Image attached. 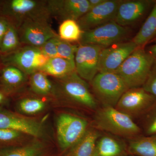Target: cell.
Listing matches in <instances>:
<instances>
[{
  "label": "cell",
  "instance_id": "cell-30",
  "mask_svg": "<svg viewBox=\"0 0 156 156\" xmlns=\"http://www.w3.org/2000/svg\"><path fill=\"white\" fill-rule=\"evenodd\" d=\"M22 133L10 129L0 128V144H11L17 141Z\"/></svg>",
  "mask_w": 156,
  "mask_h": 156
},
{
  "label": "cell",
  "instance_id": "cell-16",
  "mask_svg": "<svg viewBox=\"0 0 156 156\" xmlns=\"http://www.w3.org/2000/svg\"><path fill=\"white\" fill-rule=\"evenodd\" d=\"M155 2L150 0L122 1L118 8L114 21L123 27L132 24L144 16Z\"/></svg>",
  "mask_w": 156,
  "mask_h": 156
},
{
  "label": "cell",
  "instance_id": "cell-23",
  "mask_svg": "<svg viewBox=\"0 0 156 156\" xmlns=\"http://www.w3.org/2000/svg\"><path fill=\"white\" fill-rule=\"evenodd\" d=\"M22 46L17 29L11 23L0 44V55L12 53Z\"/></svg>",
  "mask_w": 156,
  "mask_h": 156
},
{
  "label": "cell",
  "instance_id": "cell-11",
  "mask_svg": "<svg viewBox=\"0 0 156 156\" xmlns=\"http://www.w3.org/2000/svg\"><path fill=\"white\" fill-rule=\"evenodd\" d=\"M103 48L93 44H79L75 57L77 74L85 81L91 82L98 73L99 56Z\"/></svg>",
  "mask_w": 156,
  "mask_h": 156
},
{
  "label": "cell",
  "instance_id": "cell-5",
  "mask_svg": "<svg viewBox=\"0 0 156 156\" xmlns=\"http://www.w3.org/2000/svg\"><path fill=\"white\" fill-rule=\"evenodd\" d=\"M49 58L40 48L23 45L12 53L0 55V64L15 66L30 75L40 70Z\"/></svg>",
  "mask_w": 156,
  "mask_h": 156
},
{
  "label": "cell",
  "instance_id": "cell-2",
  "mask_svg": "<svg viewBox=\"0 0 156 156\" xmlns=\"http://www.w3.org/2000/svg\"><path fill=\"white\" fill-rule=\"evenodd\" d=\"M155 62L144 48L138 47L114 73L122 78L129 89L142 87Z\"/></svg>",
  "mask_w": 156,
  "mask_h": 156
},
{
  "label": "cell",
  "instance_id": "cell-21",
  "mask_svg": "<svg viewBox=\"0 0 156 156\" xmlns=\"http://www.w3.org/2000/svg\"><path fill=\"white\" fill-rule=\"evenodd\" d=\"M156 38V1L152 9L145 22L132 41L140 48L145 47L147 44Z\"/></svg>",
  "mask_w": 156,
  "mask_h": 156
},
{
  "label": "cell",
  "instance_id": "cell-22",
  "mask_svg": "<svg viewBox=\"0 0 156 156\" xmlns=\"http://www.w3.org/2000/svg\"><path fill=\"white\" fill-rule=\"evenodd\" d=\"M40 70L47 75L61 78L76 72L75 64L59 56L50 58Z\"/></svg>",
  "mask_w": 156,
  "mask_h": 156
},
{
  "label": "cell",
  "instance_id": "cell-36",
  "mask_svg": "<svg viewBox=\"0 0 156 156\" xmlns=\"http://www.w3.org/2000/svg\"><path fill=\"white\" fill-rule=\"evenodd\" d=\"M9 96L5 91L0 88V104L3 103Z\"/></svg>",
  "mask_w": 156,
  "mask_h": 156
},
{
  "label": "cell",
  "instance_id": "cell-10",
  "mask_svg": "<svg viewBox=\"0 0 156 156\" xmlns=\"http://www.w3.org/2000/svg\"><path fill=\"white\" fill-rule=\"evenodd\" d=\"M17 30L22 45L37 48H41L50 39L58 37L47 20H26Z\"/></svg>",
  "mask_w": 156,
  "mask_h": 156
},
{
  "label": "cell",
  "instance_id": "cell-26",
  "mask_svg": "<svg viewBox=\"0 0 156 156\" xmlns=\"http://www.w3.org/2000/svg\"><path fill=\"white\" fill-rule=\"evenodd\" d=\"M44 151L41 144L34 142L23 146L9 149L0 152V156H41Z\"/></svg>",
  "mask_w": 156,
  "mask_h": 156
},
{
  "label": "cell",
  "instance_id": "cell-18",
  "mask_svg": "<svg viewBox=\"0 0 156 156\" xmlns=\"http://www.w3.org/2000/svg\"><path fill=\"white\" fill-rule=\"evenodd\" d=\"M126 145L121 139L110 134L98 139L93 156H126Z\"/></svg>",
  "mask_w": 156,
  "mask_h": 156
},
{
  "label": "cell",
  "instance_id": "cell-35",
  "mask_svg": "<svg viewBox=\"0 0 156 156\" xmlns=\"http://www.w3.org/2000/svg\"><path fill=\"white\" fill-rule=\"evenodd\" d=\"M150 55L153 57L156 62V43L154 44L151 45L146 50Z\"/></svg>",
  "mask_w": 156,
  "mask_h": 156
},
{
  "label": "cell",
  "instance_id": "cell-12",
  "mask_svg": "<svg viewBox=\"0 0 156 156\" xmlns=\"http://www.w3.org/2000/svg\"><path fill=\"white\" fill-rule=\"evenodd\" d=\"M138 48L131 41L120 42L103 48L99 56L98 73H114Z\"/></svg>",
  "mask_w": 156,
  "mask_h": 156
},
{
  "label": "cell",
  "instance_id": "cell-27",
  "mask_svg": "<svg viewBox=\"0 0 156 156\" xmlns=\"http://www.w3.org/2000/svg\"><path fill=\"white\" fill-rule=\"evenodd\" d=\"M46 106L45 103L41 99L37 98H26L19 101L18 108L23 113L34 115L41 112Z\"/></svg>",
  "mask_w": 156,
  "mask_h": 156
},
{
  "label": "cell",
  "instance_id": "cell-32",
  "mask_svg": "<svg viewBox=\"0 0 156 156\" xmlns=\"http://www.w3.org/2000/svg\"><path fill=\"white\" fill-rule=\"evenodd\" d=\"M142 87L156 99V62L152 68L147 80Z\"/></svg>",
  "mask_w": 156,
  "mask_h": 156
},
{
  "label": "cell",
  "instance_id": "cell-1",
  "mask_svg": "<svg viewBox=\"0 0 156 156\" xmlns=\"http://www.w3.org/2000/svg\"><path fill=\"white\" fill-rule=\"evenodd\" d=\"M94 125L97 130L130 139L142 133L141 128L131 117L112 107H103L97 110Z\"/></svg>",
  "mask_w": 156,
  "mask_h": 156
},
{
  "label": "cell",
  "instance_id": "cell-34",
  "mask_svg": "<svg viewBox=\"0 0 156 156\" xmlns=\"http://www.w3.org/2000/svg\"><path fill=\"white\" fill-rule=\"evenodd\" d=\"M88 1L89 4V11H90L102 4L105 0H88Z\"/></svg>",
  "mask_w": 156,
  "mask_h": 156
},
{
  "label": "cell",
  "instance_id": "cell-24",
  "mask_svg": "<svg viewBox=\"0 0 156 156\" xmlns=\"http://www.w3.org/2000/svg\"><path fill=\"white\" fill-rule=\"evenodd\" d=\"M83 31L76 20H66L60 23L58 28V37L63 41L70 42L79 41Z\"/></svg>",
  "mask_w": 156,
  "mask_h": 156
},
{
  "label": "cell",
  "instance_id": "cell-15",
  "mask_svg": "<svg viewBox=\"0 0 156 156\" xmlns=\"http://www.w3.org/2000/svg\"><path fill=\"white\" fill-rule=\"evenodd\" d=\"M0 128L10 129L38 137L43 134L41 123L12 112L0 111Z\"/></svg>",
  "mask_w": 156,
  "mask_h": 156
},
{
  "label": "cell",
  "instance_id": "cell-29",
  "mask_svg": "<svg viewBox=\"0 0 156 156\" xmlns=\"http://www.w3.org/2000/svg\"><path fill=\"white\" fill-rule=\"evenodd\" d=\"M78 45L73 44L70 42L59 38L57 44L58 56L67 59L75 64V57Z\"/></svg>",
  "mask_w": 156,
  "mask_h": 156
},
{
  "label": "cell",
  "instance_id": "cell-28",
  "mask_svg": "<svg viewBox=\"0 0 156 156\" xmlns=\"http://www.w3.org/2000/svg\"><path fill=\"white\" fill-rule=\"evenodd\" d=\"M142 131L144 135H156V104L150 110L142 116Z\"/></svg>",
  "mask_w": 156,
  "mask_h": 156
},
{
  "label": "cell",
  "instance_id": "cell-19",
  "mask_svg": "<svg viewBox=\"0 0 156 156\" xmlns=\"http://www.w3.org/2000/svg\"><path fill=\"white\" fill-rule=\"evenodd\" d=\"M100 133L97 129L89 128L83 136L73 147L68 156H93Z\"/></svg>",
  "mask_w": 156,
  "mask_h": 156
},
{
  "label": "cell",
  "instance_id": "cell-37",
  "mask_svg": "<svg viewBox=\"0 0 156 156\" xmlns=\"http://www.w3.org/2000/svg\"><path fill=\"white\" fill-rule=\"evenodd\" d=\"M154 41H156V38L155 39V40H154V41L153 42H154Z\"/></svg>",
  "mask_w": 156,
  "mask_h": 156
},
{
  "label": "cell",
  "instance_id": "cell-7",
  "mask_svg": "<svg viewBox=\"0 0 156 156\" xmlns=\"http://www.w3.org/2000/svg\"><path fill=\"white\" fill-rule=\"evenodd\" d=\"M128 30L114 20L90 30L83 31L80 44H93L103 48L123 42L128 36Z\"/></svg>",
  "mask_w": 156,
  "mask_h": 156
},
{
  "label": "cell",
  "instance_id": "cell-8",
  "mask_svg": "<svg viewBox=\"0 0 156 156\" xmlns=\"http://www.w3.org/2000/svg\"><path fill=\"white\" fill-rule=\"evenodd\" d=\"M156 104L155 98L143 87H137L127 90L115 108L133 119L142 117Z\"/></svg>",
  "mask_w": 156,
  "mask_h": 156
},
{
  "label": "cell",
  "instance_id": "cell-4",
  "mask_svg": "<svg viewBox=\"0 0 156 156\" xmlns=\"http://www.w3.org/2000/svg\"><path fill=\"white\" fill-rule=\"evenodd\" d=\"M92 90L103 107H115L129 88L114 73H98L91 81Z\"/></svg>",
  "mask_w": 156,
  "mask_h": 156
},
{
  "label": "cell",
  "instance_id": "cell-6",
  "mask_svg": "<svg viewBox=\"0 0 156 156\" xmlns=\"http://www.w3.org/2000/svg\"><path fill=\"white\" fill-rule=\"evenodd\" d=\"M88 129V123L85 119L70 114H61L56 123L59 146L64 150L70 149L83 136Z\"/></svg>",
  "mask_w": 156,
  "mask_h": 156
},
{
  "label": "cell",
  "instance_id": "cell-14",
  "mask_svg": "<svg viewBox=\"0 0 156 156\" xmlns=\"http://www.w3.org/2000/svg\"><path fill=\"white\" fill-rule=\"evenodd\" d=\"M47 7L50 17L62 22L66 20L77 21L89 11L88 0H48Z\"/></svg>",
  "mask_w": 156,
  "mask_h": 156
},
{
  "label": "cell",
  "instance_id": "cell-33",
  "mask_svg": "<svg viewBox=\"0 0 156 156\" xmlns=\"http://www.w3.org/2000/svg\"><path fill=\"white\" fill-rule=\"evenodd\" d=\"M11 23L5 17L0 16V44Z\"/></svg>",
  "mask_w": 156,
  "mask_h": 156
},
{
  "label": "cell",
  "instance_id": "cell-13",
  "mask_svg": "<svg viewBox=\"0 0 156 156\" xmlns=\"http://www.w3.org/2000/svg\"><path fill=\"white\" fill-rule=\"evenodd\" d=\"M122 1L105 0L99 5L88 11L77 22L83 31L114 20L118 8Z\"/></svg>",
  "mask_w": 156,
  "mask_h": 156
},
{
  "label": "cell",
  "instance_id": "cell-25",
  "mask_svg": "<svg viewBox=\"0 0 156 156\" xmlns=\"http://www.w3.org/2000/svg\"><path fill=\"white\" fill-rule=\"evenodd\" d=\"M30 76V85L33 92L42 95H47L52 93V84L44 73L37 71Z\"/></svg>",
  "mask_w": 156,
  "mask_h": 156
},
{
  "label": "cell",
  "instance_id": "cell-31",
  "mask_svg": "<svg viewBox=\"0 0 156 156\" xmlns=\"http://www.w3.org/2000/svg\"><path fill=\"white\" fill-rule=\"evenodd\" d=\"M59 39V37L52 38L47 41L40 48L42 53L48 58L58 56L57 44Z\"/></svg>",
  "mask_w": 156,
  "mask_h": 156
},
{
  "label": "cell",
  "instance_id": "cell-3",
  "mask_svg": "<svg viewBox=\"0 0 156 156\" xmlns=\"http://www.w3.org/2000/svg\"><path fill=\"white\" fill-rule=\"evenodd\" d=\"M0 16L5 17L17 29L26 20H48L50 17L47 1L41 0L0 1Z\"/></svg>",
  "mask_w": 156,
  "mask_h": 156
},
{
  "label": "cell",
  "instance_id": "cell-20",
  "mask_svg": "<svg viewBox=\"0 0 156 156\" xmlns=\"http://www.w3.org/2000/svg\"><path fill=\"white\" fill-rule=\"evenodd\" d=\"M128 151L136 156H156V135H140L130 139Z\"/></svg>",
  "mask_w": 156,
  "mask_h": 156
},
{
  "label": "cell",
  "instance_id": "cell-9",
  "mask_svg": "<svg viewBox=\"0 0 156 156\" xmlns=\"http://www.w3.org/2000/svg\"><path fill=\"white\" fill-rule=\"evenodd\" d=\"M58 79L61 92L70 100L88 108H97V100L90 92L88 84L76 71Z\"/></svg>",
  "mask_w": 156,
  "mask_h": 156
},
{
  "label": "cell",
  "instance_id": "cell-38",
  "mask_svg": "<svg viewBox=\"0 0 156 156\" xmlns=\"http://www.w3.org/2000/svg\"><path fill=\"white\" fill-rule=\"evenodd\" d=\"M0 88H1V86H0Z\"/></svg>",
  "mask_w": 156,
  "mask_h": 156
},
{
  "label": "cell",
  "instance_id": "cell-17",
  "mask_svg": "<svg viewBox=\"0 0 156 156\" xmlns=\"http://www.w3.org/2000/svg\"><path fill=\"white\" fill-rule=\"evenodd\" d=\"M1 68V89L10 95L16 92L24 83L27 75L12 66L2 65Z\"/></svg>",
  "mask_w": 156,
  "mask_h": 156
}]
</instances>
